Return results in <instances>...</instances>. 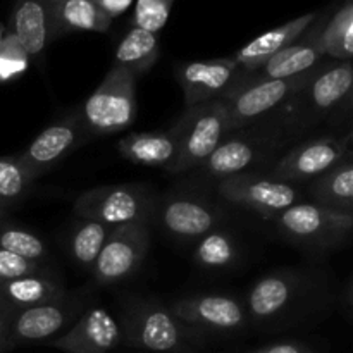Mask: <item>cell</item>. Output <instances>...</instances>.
Returning <instances> with one entry per match:
<instances>
[{
  "mask_svg": "<svg viewBox=\"0 0 353 353\" xmlns=\"http://www.w3.org/2000/svg\"><path fill=\"white\" fill-rule=\"evenodd\" d=\"M343 140L345 145H347V157L348 155H353V130L347 134V137H343Z\"/></svg>",
  "mask_w": 353,
  "mask_h": 353,
  "instance_id": "cell-39",
  "label": "cell"
},
{
  "mask_svg": "<svg viewBox=\"0 0 353 353\" xmlns=\"http://www.w3.org/2000/svg\"><path fill=\"white\" fill-rule=\"evenodd\" d=\"M219 216L212 205L192 196H172L162 205L161 224L171 234L185 240L202 238L216 230Z\"/></svg>",
  "mask_w": 353,
  "mask_h": 353,
  "instance_id": "cell-18",
  "label": "cell"
},
{
  "mask_svg": "<svg viewBox=\"0 0 353 353\" xmlns=\"http://www.w3.org/2000/svg\"><path fill=\"white\" fill-rule=\"evenodd\" d=\"M169 309L186 326L219 333L241 330L248 319V312L241 302L226 295L190 296L176 300Z\"/></svg>",
  "mask_w": 353,
  "mask_h": 353,
  "instance_id": "cell-11",
  "label": "cell"
},
{
  "mask_svg": "<svg viewBox=\"0 0 353 353\" xmlns=\"http://www.w3.org/2000/svg\"><path fill=\"white\" fill-rule=\"evenodd\" d=\"M340 107H341V110L347 114V116H353V86H352L350 93H348V97L345 99V102L341 103Z\"/></svg>",
  "mask_w": 353,
  "mask_h": 353,
  "instance_id": "cell-38",
  "label": "cell"
},
{
  "mask_svg": "<svg viewBox=\"0 0 353 353\" xmlns=\"http://www.w3.org/2000/svg\"><path fill=\"white\" fill-rule=\"evenodd\" d=\"M314 202L353 214V155L345 157L310 186Z\"/></svg>",
  "mask_w": 353,
  "mask_h": 353,
  "instance_id": "cell-24",
  "label": "cell"
},
{
  "mask_svg": "<svg viewBox=\"0 0 353 353\" xmlns=\"http://www.w3.org/2000/svg\"><path fill=\"white\" fill-rule=\"evenodd\" d=\"M86 134L85 126L79 116H69L45 128L24 152L17 154L21 164L34 176L57 168L79 143Z\"/></svg>",
  "mask_w": 353,
  "mask_h": 353,
  "instance_id": "cell-10",
  "label": "cell"
},
{
  "mask_svg": "<svg viewBox=\"0 0 353 353\" xmlns=\"http://www.w3.org/2000/svg\"><path fill=\"white\" fill-rule=\"evenodd\" d=\"M257 155V147L245 138H224L219 147L209 155L202 168L216 178L241 174L250 168Z\"/></svg>",
  "mask_w": 353,
  "mask_h": 353,
  "instance_id": "cell-26",
  "label": "cell"
},
{
  "mask_svg": "<svg viewBox=\"0 0 353 353\" xmlns=\"http://www.w3.org/2000/svg\"><path fill=\"white\" fill-rule=\"evenodd\" d=\"M353 86V59L340 61L314 72L309 85L299 95H305L310 110L317 116L331 112L345 102Z\"/></svg>",
  "mask_w": 353,
  "mask_h": 353,
  "instance_id": "cell-19",
  "label": "cell"
},
{
  "mask_svg": "<svg viewBox=\"0 0 353 353\" xmlns=\"http://www.w3.org/2000/svg\"><path fill=\"white\" fill-rule=\"evenodd\" d=\"M74 319V310L61 302L45 303L31 309L16 310L9 333V350L17 345H31L52 341Z\"/></svg>",
  "mask_w": 353,
  "mask_h": 353,
  "instance_id": "cell-15",
  "label": "cell"
},
{
  "mask_svg": "<svg viewBox=\"0 0 353 353\" xmlns=\"http://www.w3.org/2000/svg\"><path fill=\"white\" fill-rule=\"evenodd\" d=\"M0 295L14 310L31 309L64 300V286L43 271L0 285Z\"/></svg>",
  "mask_w": 353,
  "mask_h": 353,
  "instance_id": "cell-21",
  "label": "cell"
},
{
  "mask_svg": "<svg viewBox=\"0 0 353 353\" xmlns=\"http://www.w3.org/2000/svg\"><path fill=\"white\" fill-rule=\"evenodd\" d=\"M324 54L338 61L353 59V0H348L319 30Z\"/></svg>",
  "mask_w": 353,
  "mask_h": 353,
  "instance_id": "cell-27",
  "label": "cell"
},
{
  "mask_svg": "<svg viewBox=\"0 0 353 353\" xmlns=\"http://www.w3.org/2000/svg\"><path fill=\"white\" fill-rule=\"evenodd\" d=\"M174 0H137L133 23L137 28L157 34L164 30Z\"/></svg>",
  "mask_w": 353,
  "mask_h": 353,
  "instance_id": "cell-33",
  "label": "cell"
},
{
  "mask_svg": "<svg viewBox=\"0 0 353 353\" xmlns=\"http://www.w3.org/2000/svg\"><path fill=\"white\" fill-rule=\"evenodd\" d=\"M123 341V330L103 307H92L65 331L48 341L64 353H109Z\"/></svg>",
  "mask_w": 353,
  "mask_h": 353,
  "instance_id": "cell-13",
  "label": "cell"
},
{
  "mask_svg": "<svg viewBox=\"0 0 353 353\" xmlns=\"http://www.w3.org/2000/svg\"><path fill=\"white\" fill-rule=\"evenodd\" d=\"M238 243L230 233L212 230L203 234L195 247V261L205 269H226L236 262Z\"/></svg>",
  "mask_w": 353,
  "mask_h": 353,
  "instance_id": "cell-29",
  "label": "cell"
},
{
  "mask_svg": "<svg viewBox=\"0 0 353 353\" xmlns=\"http://www.w3.org/2000/svg\"><path fill=\"white\" fill-rule=\"evenodd\" d=\"M110 231H112V228L105 226L99 221L83 219L74 228L71 240H69V250H71L72 259L81 268H93Z\"/></svg>",
  "mask_w": 353,
  "mask_h": 353,
  "instance_id": "cell-28",
  "label": "cell"
},
{
  "mask_svg": "<svg viewBox=\"0 0 353 353\" xmlns=\"http://www.w3.org/2000/svg\"><path fill=\"white\" fill-rule=\"evenodd\" d=\"M123 341L130 347L154 353H174L185 348L192 327L178 319L169 307L141 303L124 321Z\"/></svg>",
  "mask_w": 353,
  "mask_h": 353,
  "instance_id": "cell-6",
  "label": "cell"
},
{
  "mask_svg": "<svg viewBox=\"0 0 353 353\" xmlns=\"http://www.w3.org/2000/svg\"><path fill=\"white\" fill-rule=\"evenodd\" d=\"M150 247L148 223H128L112 228L99 259L93 264V278L99 285H114L130 278L145 261Z\"/></svg>",
  "mask_w": 353,
  "mask_h": 353,
  "instance_id": "cell-7",
  "label": "cell"
},
{
  "mask_svg": "<svg viewBox=\"0 0 353 353\" xmlns=\"http://www.w3.org/2000/svg\"><path fill=\"white\" fill-rule=\"evenodd\" d=\"M250 353H314L307 345L299 341H281V343H272L268 347H262L259 350Z\"/></svg>",
  "mask_w": 353,
  "mask_h": 353,
  "instance_id": "cell-36",
  "label": "cell"
},
{
  "mask_svg": "<svg viewBox=\"0 0 353 353\" xmlns=\"http://www.w3.org/2000/svg\"><path fill=\"white\" fill-rule=\"evenodd\" d=\"M34 176L21 164L17 155L0 157V209L16 205L30 192Z\"/></svg>",
  "mask_w": 353,
  "mask_h": 353,
  "instance_id": "cell-30",
  "label": "cell"
},
{
  "mask_svg": "<svg viewBox=\"0 0 353 353\" xmlns=\"http://www.w3.org/2000/svg\"><path fill=\"white\" fill-rule=\"evenodd\" d=\"M16 310L0 295V353L9 350V333Z\"/></svg>",
  "mask_w": 353,
  "mask_h": 353,
  "instance_id": "cell-35",
  "label": "cell"
},
{
  "mask_svg": "<svg viewBox=\"0 0 353 353\" xmlns=\"http://www.w3.org/2000/svg\"><path fill=\"white\" fill-rule=\"evenodd\" d=\"M324 55L326 54L319 43V30H317L307 40L299 41V43L295 41L269 59L261 69V76L271 79L295 78V76L312 71Z\"/></svg>",
  "mask_w": 353,
  "mask_h": 353,
  "instance_id": "cell-22",
  "label": "cell"
},
{
  "mask_svg": "<svg viewBox=\"0 0 353 353\" xmlns=\"http://www.w3.org/2000/svg\"><path fill=\"white\" fill-rule=\"evenodd\" d=\"M30 55L16 34L0 24V83L21 78L30 68Z\"/></svg>",
  "mask_w": 353,
  "mask_h": 353,
  "instance_id": "cell-32",
  "label": "cell"
},
{
  "mask_svg": "<svg viewBox=\"0 0 353 353\" xmlns=\"http://www.w3.org/2000/svg\"><path fill=\"white\" fill-rule=\"evenodd\" d=\"M345 302H347L348 309H350L352 312H353V281L350 283V286H348V290H347V300H345Z\"/></svg>",
  "mask_w": 353,
  "mask_h": 353,
  "instance_id": "cell-40",
  "label": "cell"
},
{
  "mask_svg": "<svg viewBox=\"0 0 353 353\" xmlns=\"http://www.w3.org/2000/svg\"><path fill=\"white\" fill-rule=\"evenodd\" d=\"M0 248L33 262H43L48 255L47 245L38 234L24 228L3 224L2 221H0Z\"/></svg>",
  "mask_w": 353,
  "mask_h": 353,
  "instance_id": "cell-31",
  "label": "cell"
},
{
  "mask_svg": "<svg viewBox=\"0 0 353 353\" xmlns=\"http://www.w3.org/2000/svg\"><path fill=\"white\" fill-rule=\"evenodd\" d=\"M126 161L145 168L171 171L179 155V130L172 126L164 131H140L121 138L117 143Z\"/></svg>",
  "mask_w": 353,
  "mask_h": 353,
  "instance_id": "cell-16",
  "label": "cell"
},
{
  "mask_svg": "<svg viewBox=\"0 0 353 353\" xmlns=\"http://www.w3.org/2000/svg\"><path fill=\"white\" fill-rule=\"evenodd\" d=\"M179 130V155L169 172L202 168L209 155L231 131L230 112L223 99L188 107L176 123Z\"/></svg>",
  "mask_w": 353,
  "mask_h": 353,
  "instance_id": "cell-2",
  "label": "cell"
},
{
  "mask_svg": "<svg viewBox=\"0 0 353 353\" xmlns=\"http://www.w3.org/2000/svg\"><path fill=\"white\" fill-rule=\"evenodd\" d=\"M159 57H161V45L157 34L133 26L117 45L112 65H119L138 78L152 71Z\"/></svg>",
  "mask_w": 353,
  "mask_h": 353,
  "instance_id": "cell-23",
  "label": "cell"
},
{
  "mask_svg": "<svg viewBox=\"0 0 353 353\" xmlns=\"http://www.w3.org/2000/svg\"><path fill=\"white\" fill-rule=\"evenodd\" d=\"M219 195L233 205L264 217H276L299 203L300 193L292 183L259 174H234L219 181Z\"/></svg>",
  "mask_w": 353,
  "mask_h": 353,
  "instance_id": "cell-8",
  "label": "cell"
},
{
  "mask_svg": "<svg viewBox=\"0 0 353 353\" xmlns=\"http://www.w3.org/2000/svg\"><path fill=\"white\" fill-rule=\"evenodd\" d=\"M55 7L59 37L78 31L105 33L112 19L99 6V0H52Z\"/></svg>",
  "mask_w": 353,
  "mask_h": 353,
  "instance_id": "cell-25",
  "label": "cell"
},
{
  "mask_svg": "<svg viewBox=\"0 0 353 353\" xmlns=\"http://www.w3.org/2000/svg\"><path fill=\"white\" fill-rule=\"evenodd\" d=\"M134 0H99V6L102 7L103 12L110 17V19H116L117 16H121L123 12H126L131 7Z\"/></svg>",
  "mask_w": 353,
  "mask_h": 353,
  "instance_id": "cell-37",
  "label": "cell"
},
{
  "mask_svg": "<svg viewBox=\"0 0 353 353\" xmlns=\"http://www.w3.org/2000/svg\"><path fill=\"white\" fill-rule=\"evenodd\" d=\"M347 157V145L343 137L316 138L299 145L283 159L274 168V176L281 181L296 183L317 179L340 164Z\"/></svg>",
  "mask_w": 353,
  "mask_h": 353,
  "instance_id": "cell-12",
  "label": "cell"
},
{
  "mask_svg": "<svg viewBox=\"0 0 353 353\" xmlns=\"http://www.w3.org/2000/svg\"><path fill=\"white\" fill-rule=\"evenodd\" d=\"M9 28L30 59L40 57L59 37L55 7L52 0H16L10 12Z\"/></svg>",
  "mask_w": 353,
  "mask_h": 353,
  "instance_id": "cell-14",
  "label": "cell"
},
{
  "mask_svg": "<svg viewBox=\"0 0 353 353\" xmlns=\"http://www.w3.org/2000/svg\"><path fill=\"white\" fill-rule=\"evenodd\" d=\"M154 210L150 192L138 185L97 186L83 192L74 202V212L81 219L99 221L109 228L148 223Z\"/></svg>",
  "mask_w": 353,
  "mask_h": 353,
  "instance_id": "cell-3",
  "label": "cell"
},
{
  "mask_svg": "<svg viewBox=\"0 0 353 353\" xmlns=\"http://www.w3.org/2000/svg\"><path fill=\"white\" fill-rule=\"evenodd\" d=\"M316 19V14H303V16L296 17V19L288 21V23L281 24V26L274 28L271 31H265L261 37L254 38L250 43L241 47L240 50L234 54V61L240 65L241 71L247 72H257L264 68L265 62L269 59L274 57L278 52L283 48L290 47L295 43L307 30L310 24Z\"/></svg>",
  "mask_w": 353,
  "mask_h": 353,
  "instance_id": "cell-17",
  "label": "cell"
},
{
  "mask_svg": "<svg viewBox=\"0 0 353 353\" xmlns=\"http://www.w3.org/2000/svg\"><path fill=\"white\" fill-rule=\"evenodd\" d=\"M283 233L299 243L334 248L353 236V214L323 203H295L274 217Z\"/></svg>",
  "mask_w": 353,
  "mask_h": 353,
  "instance_id": "cell-4",
  "label": "cell"
},
{
  "mask_svg": "<svg viewBox=\"0 0 353 353\" xmlns=\"http://www.w3.org/2000/svg\"><path fill=\"white\" fill-rule=\"evenodd\" d=\"M6 212H7V210L0 209V221H2V219H3V216H6Z\"/></svg>",
  "mask_w": 353,
  "mask_h": 353,
  "instance_id": "cell-41",
  "label": "cell"
},
{
  "mask_svg": "<svg viewBox=\"0 0 353 353\" xmlns=\"http://www.w3.org/2000/svg\"><path fill=\"white\" fill-rule=\"evenodd\" d=\"M314 72L316 71L312 69L305 74L286 79H271L264 76L255 79H238L223 97L230 112L231 131L259 119L292 95L302 93L312 79Z\"/></svg>",
  "mask_w": 353,
  "mask_h": 353,
  "instance_id": "cell-5",
  "label": "cell"
},
{
  "mask_svg": "<svg viewBox=\"0 0 353 353\" xmlns=\"http://www.w3.org/2000/svg\"><path fill=\"white\" fill-rule=\"evenodd\" d=\"M137 78L126 69L112 65L99 88L85 100L79 117L88 134H114L137 119Z\"/></svg>",
  "mask_w": 353,
  "mask_h": 353,
  "instance_id": "cell-1",
  "label": "cell"
},
{
  "mask_svg": "<svg viewBox=\"0 0 353 353\" xmlns=\"http://www.w3.org/2000/svg\"><path fill=\"white\" fill-rule=\"evenodd\" d=\"M40 271H43V262L28 261L0 248V285Z\"/></svg>",
  "mask_w": 353,
  "mask_h": 353,
  "instance_id": "cell-34",
  "label": "cell"
},
{
  "mask_svg": "<svg viewBox=\"0 0 353 353\" xmlns=\"http://www.w3.org/2000/svg\"><path fill=\"white\" fill-rule=\"evenodd\" d=\"M240 65L233 57L179 64L176 76L183 90L186 109L223 99L231 86L240 79Z\"/></svg>",
  "mask_w": 353,
  "mask_h": 353,
  "instance_id": "cell-9",
  "label": "cell"
},
{
  "mask_svg": "<svg viewBox=\"0 0 353 353\" xmlns=\"http://www.w3.org/2000/svg\"><path fill=\"white\" fill-rule=\"evenodd\" d=\"M296 279L290 274H269L252 286L247 299V312L255 321H269L292 303Z\"/></svg>",
  "mask_w": 353,
  "mask_h": 353,
  "instance_id": "cell-20",
  "label": "cell"
}]
</instances>
